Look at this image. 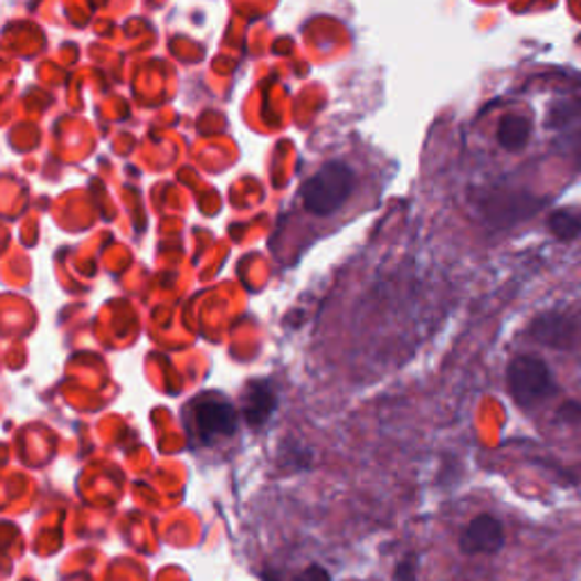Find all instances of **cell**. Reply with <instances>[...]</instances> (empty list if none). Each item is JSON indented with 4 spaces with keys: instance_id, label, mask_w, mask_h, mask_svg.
I'll return each mask as SVG.
<instances>
[{
    "instance_id": "cell-5",
    "label": "cell",
    "mask_w": 581,
    "mask_h": 581,
    "mask_svg": "<svg viewBox=\"0 0 581 581\" xmlns=\"http://www.w3.org/2000/svg\"><path fill=\"white\" fill-rule=\"evenodd\" d=\"M531 339L548 348L568 350L579 341V325L566 314H546L538 316L531 325Z\"/></svg>"
},
{
    "instance_id": "cell-1",
    "label": "cell",
    "mask_w": 581,
    "mask_h": 581,
    "mask_svg": "<svg viewBox=\"0 0 581 581\" xmlns=\"http://www.w3.org/2000/svg\"><path fill=\"white\" fill-rule=\"evenodd\" d=\"M355 189V173L341 161H329L303 187V204L314 216L335 214Z\"/></svg>"
},
{
    "instance_id": "cell-8",
    "label": "cell",
    "mask_w": 581,
    "mask_h": 581,
    "mask_svg": "<svg viewBox=\"0 0 581 581\" xmlns=\"http://www.w3.org/2000/svg\"><path fill=\"white\" fill-rule=\"evenodd\" d=\"M550 232L561 241H572L581 234V221L570 212H557L550 219Z\"/></svg>"
},
{
    "instance_id": "cell-11",
    "label": "cell",
    "mask_w": 581,
    "mask_h": 581,
    "mask_svg": "<svg viewBox=\"0 0 581 581\" xmlns=\"http://www.w3.org/2000/svg\"><path fill=\"white\" fill-rule=\"evenodd\" d=\"M559 416L563 419V421H579L581 419V404H577V402H568V404H563L561 406V411H559Z\"/></svg>"
},
{
    "instance_id": "cell-10",
    "label": "cell",
    "mask_w": 581,
    "mask_h": 581,
    "mask_svg": "<svg viewBox=\"0 0 581 581\" xmlns=\"http://www.w3.org/2000/svg\"><path fill=\"white\" fill-rule=\"evenodd\" d=\"M393 581H419V577H416V566H413L411 561L400 563L398 570H395Z\"/></svg>"
},
{
    "instance_id": "cell-4",
    "label": "cell",
    "mask_w": 581,
    "mask_h": 581,
    "mask_svg": "<svg viewBox=\"0 0 581 581\" xmlns=\"http://www.w3.org/2000/svg\"><path fill=\"white\" fill-rule=\"evenodd\" d=\"M459 546L466 554L500 552L505 546V527L497 518L482 514L466 527V531L459 538Z\"/></svg>"
},
{
    "instance_id": "cell-9",
    "label": "cell",
    "mask_w": 581,
    "mask_h": 581,
    "mask_svg": "<svg viewBox=\"0 0 581 581\" xmlns=\"http://www.w3.org/2000/svg\"><path fill=\"white\" fill-rule=\"evenodd\" d=\"M294 581H329V574L320 566H309L300 574H296Z\"/></svg>"
},
{
    "instance_id": "cell-6",
    "label": "cell",
    "mask_w": 581,
    "mask_h": 581,
    "mask_svg": "<svg viewBox=\"0 0 581 581\" xmlns=\"http://www.w3.org/2000/svg\"><path fill=\"white\" fill-rule=\"evenodd\" d=\"M275 406L273 391L264 384H253L243 398V416L251 425H262Z\"/></svg>"
},
{
    "instance_id": "cell-3",
    "label": "cell",
    "mask_w": 581,
    "mask_h": 581,
    "mask_svg": "<svg viewBox=\"0 0 581 581\" xmlns=\"http://www.w3.org/2000/svg\"><path fill=\"white\" fill-rule=\"evenodd\" d=\"M191 419L202 443H214L216 439L230 436L236 430V409L216 393L200 395L193 402Z\"/></svg>"
},
{
    "instance_id": "cell-2",
    "label": "cell",
    "mask_w": 581,
    "mask_h": 581,
    "mask_svg": "<svg viewBox=\"0 0 581 581\" xmlns=\"http://www.w3.org/2000/svg\"><path fill=\"white\" fill-rule=\"evenodd\" d=\"M509 393L520 406H534L554 393L552 372L543 359L534 355H520L507 370Z\"/></svg>"
},
{
    "instance_id": "cell-7",
    "label": "cell",
    "mask_w": 581,
    "mask_h": 581,
    "mask_svg": "<svg viewBox=\"0 0 581 581\" xmlns=\"http://www.w3.org/2000/svg\"><path fill=\"white\" fill-rule=\"evenodd\" d=\"M529 135H531V126L522 116H505L500 120V126H497V141H500L505 150L511 152L522 150L529 141Z\"/></svg>"
}]
</instances>
